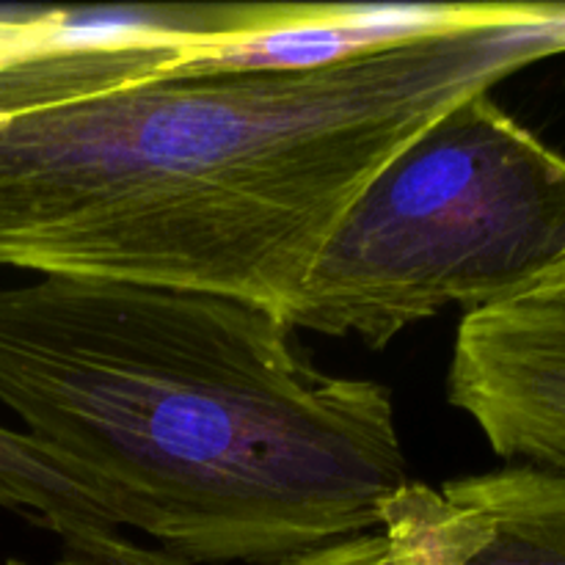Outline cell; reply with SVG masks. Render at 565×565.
<instances>
[{
  "label": "cell",
  "mask_w": 565,
  "mask_h": 565,
  "mask_svg": "<svg viewBox=\"0 0 565 565\" xmlns=\"http://www.w3.org/2000/svg\"><path fill=\"white\" fill-rule=\"evenodd\" d=\"M563 263L565 158L472 94L356 193L285 320L379 351L447 307L511 301Z\"/></svg>",
  "instance_id": "3957f363"
},
{
  "label": "cell",
  "mask_w": 565,
  "mask_h": 565,
  "mask_svg": "<svg viewBox=\"0 0 565 565\" xmlns=\"http://www.w3.org/2000/svg\"><path fill=\"white\" fill-rule=\"evenodd\" d=\"M0 508L61 541L119 533L110 513L28 434L0 425Z\"/></svg>",
  "instance_id": "ba28073f"
},
{
  "label": "cell",
  "mask_w": 565,
  "mask_h": 565,
  "mask_svg": "<svg viewBox=\"0 0 565 565\" xmlns=\"http://www.w3.org/2000/svg\"><path fill=\"white\" fill-rule=\"evenodd\" d=\"M290 565H565V475L516 463L408 483L379 527Z\"/></svg>",
  "instance_id": "5b68a950"
},
{
  "label": "cell",
  "mask_w": 565,
  "mask_h": 565,
  "mask_svg": "<svg viewBox=\"0 0 565 565\" xmlns=\"http://www.w3.org/2000/svg\"><path fill=\"white\" fill-rule=\"evenodd\" d=\"M257 303L42 276L0 290V403L116 524L199 565H290L412 483L386 386L320 373Z\"/></svg>",
  "instance_id": "7a4b0ae2"
},
{
  "label": "cell",
  "mask_w": 565,
  "mask_h": 565,
  "mask_svg": "<svg viewBox=\"0 0 565 565\" xmlns=\"http://www.w3.org/2000/svg\"><path fill=\"white\" fill-rule=\"evenodd\" d=\"M55 565H199L163 550H149L119 533H92L64 541V555Z\"/></svg>",
  "instance_id": "9c48e42d"
},
{
  "label": "cell",
  "mask_w": 565,
  "mask_h": 565,
  "mask_svg": "<svg viewBox=\"0 0 565 565\" xmlns=\"http://www.w3.org/2000/svg\"><path fill=\"white\" fill-rule=\"evenodd\" d=\"M312 3L0 11V119L158 81L191 55L307 20Z\"/></svg>",
  "instance_id": "277c9868"
},
{
  "label": "cell",
  "mask_w": 565,
  "mask_h": 565,
  "mask_svg": "<svg viewBox=\"0 0 565 565\" xmlns=\"http://www.w3.org/2000/svg\"><path fill=\"white\" fill-rule=\"evenodd\" d=\"M6 565H28V563H20V561H9Z\"/></svg>",
  "instance_id": "8fae6325"
},
{
  "label": "cell",
  "mask_w": 565,
  "mask_h": 565,
  "mask_svg": "<svg viewBox=\"0 0 565 565\" xmlns=\"http://www.w3.org/2000/svg\"><path fill=\"white\" fill-rule=\"evenodd\" d=\"M565 53V3L307 72L158 77L0 119V265L213 292L285 318L375 171L472 94Z\"/></svg>",
  "instance_id": "6da1fadb"
},
{
  "label": "cell",
  "mask_w": 565,
  "mask_h": 565,
  "mask_svg": "<svg viewBox=\"0 0 565 565\" xmlns=\"http://www.w3.org/2000/svg\"><path fill=\"white\" fill-rule=\"evenodd\" d=\"M541 285H561V287H565V263L561 265V268L555 270V274L550 276V279H544V281H541Z\"/></svg>",
  "instance_id": "30bf717a"
},
{
  "label": "cell",
  "mask_w": 565,
  "mask_h": 565,
  "mask_svg": "<svg viewBox=\"0 0 565 565\" xmlns=\"http://www.w3.org/2000/svg\"><path fill=\"white\" fill-rule=\"evenodd\" d=\"M447 397L500 458L565 475V287L463 315Z\"/></svg>",
  "instance_id": "8992f818"
},
{
  "label": "cell",
  "mask_w": 565,
  "mask_h": 565,
  "mask_svg": "<svg viewBox=\"0 0 565 565\" xmlns=\"http://www.w3.org/2000/svg\"><path fill=\"white\" fill-rule=\"evenodd\" d=\"M494 3H312L307 20L226 39L163 77L307 72L441 36L483 20Z\"/></svg>",
  "instance_id": "52a82bcc"
}]
</instances>
